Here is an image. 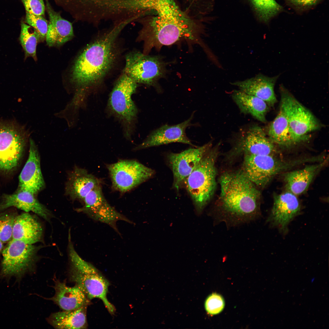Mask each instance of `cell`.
<instances>
[{
	"instance_id": "obj_8",
	"label": "cell",
	"mask_w": 329,
	"mask_h": 329,
	"mask_svg": "<svg viewBox=\"0 0 329 329\" xmlns=\"http://www.w3.org/2000/svg\"><path fill=\"white\" fill-rule=\"evenodd\" d=\"M280 107L288 122L293 145L307 140V134L318 129L319 122L312 113L283 87H281Z\"/></svg>"
},
{
	"instance_id": "obj_29",
	"label": "cell",
	"mask_w": 329,
	"mask_h": 329,
	"mask_svg": "<svg viewBox=\"0 0 329 329\" xmlns=\"http://www.w3.org/2000/svg\"><path fill=\"white\" fill-rule=\"evenodd\" d=\"M21 26L19 40L24 52L25 58L30 57L36 61V47L39 41L38 35L34 28L25 23L22 22Z\"/></svg>"
},
{
	"instance_id": "obj_13",
	"label": "cell",
	"mask_w": 329,
	"mask_h": 329,
	"mask_svg": "<svg viewBox=\"0 0 329 329\" xmlns=\"http://www.w3.org/2000/svg\"><path fill=\"white\" fill-rule=\"evenodd\" d=\"M212 145L210 142L201 146L190 148L179 153H170L167 155L168 162L173 174V186L177 191Z\"/></svg>"
},
{
	"instance_id": "obj_14",
	"label": "cell",
	"mask_w": 329,
	"mask_h": 329,
	"mask_svg": "<svg viewBox=\"0 0 329 329\" xmlns=\"http://www.w3.org/2000/svg\"><path fill=\"white\" fill-rule=\"evenodd\" d=\"M236 136L233 149L244 155H274L277 152L274 143L258 125L242 129Z\"/></svg>"
},
{
	"instance_id": "obj_24",
	"label": "cell",
	"mask_w": 329,
	"mask_h": 329,
	"mask_svg": "<svg viewBox=\"0 0 329 329\" xmlns=\"http://www.w3.org/2000/svg\"><path fill=\"white\" fill-rule=\"evenodd\" d=\"M325 163L324 160L319 163L307 165L302 169L285 173L284 181L287 191L296 196L304 193Z\"/></svg>"
},
{
	"instance_id": "obj_12",
	"label": "cell",
	"mask_w": 329,
	"mask_h": 329,
	"mask_svg": "<svg viewBox=\"0 0 329 329\" xmlns=\"http://www.w3.org/2000/svg\"><path fill=\"white\" fill-rule=\"evenodd\" d=\"M25 134L11 124L0 125V170L10 171L16 166L25 144Z\"/></svg>"
},
{
	"instance_id": "obj_20",
	"label": "cell",
	"mask_w": 329,
	"mask_h": 329,
	"mask_svg": "<svg viewBox=\"0 0 329 329\" xmlns=\"http://www.w3.org/2000/svg\"><path fill=\"white\" fill-rule=\"evenodd\" d=\"M100 183L98 179L85 169L76 168L68 176L65 193L73 200L83 201L86 196Z\"/></svg>"
},
{
	"instance_id": "obj_3",
	"label": "cell",
	"mask_w": 329,
	"mask_h": 329,
	"mask_svg": "<svg viewBox=\"0 0 329 329\" xmlns=\"http://www.w3.org/2000/svg\"><path fill=\"white\" fill-rule=\"evenodd\" d=\"M122 20L88 44L75 61L71 74L72 82L81 89L97 85L104 79L118 57L117 38L128 23Z\"/></svg>"
},
{
	"instance_id": "obj_17",
	"label": "cell",
	"mask_w": 329,
	"mask_h": 329,
	"mask_svg": "<svg viewBox=\"0 0 329 329\" xmlns=\"http://www.w3.org/2000/svg\"><path fill=\"white\" fill-rule=\"evenodd\" d=\"M19 190L37 194L45 186L38 151L33 140H30L28 159L19 177Z\"/></svg>"
},
{
	"instance_id": "obj_4",
	"label": "cell",
	"mask_w": 329,
	"mask_h": 329,
	"mask_svg": "<svg viewBox=\"0 0 329 329\" xmlns=\"http://www.w3.org/2000/svg\"><path fill=\"white\" fill-rule=\"evenodd\" d=\"M219 144L207 151L184 182L198 214L209 202L216 188Z\"/></svg>"
},
{
	"instance_id": "obj_16",
	"label": "cell",
	"mask_w": 329,
	"mask_h": 329,
	"mask_svg": "<svg viewBox=\"0 0 329 329\" xmlns=\"http://www.w3.org/2000/svg\"><path fill=\"white\" fill-rule=\"evenodd\" d=\"M273 206L267 221L285 232L289 222L299 213L300 204L297 196L287 191L274 196Z\"/></svg>"
},
{
	"instance_id": "obj_11",
	"label": "cell",
	"mask_w": 329,
	"mask_h": 329,
	"mask_svg": "<svg viewBox=\"0 0 329 329\" xmlns=\"http://www.w3.org/2000/svg\"><path fill=\"white\" fill-rule=\"evenodd\" d=\"M115 190L125 193L151 178L155 172L134 160H121L107 165Z\"/></svg>"
},
{
	"instance_id": "obj_18",
	"label": "cell",
	"mask_w": 329,
	"mask_h": 329,
	"mask_svg": "<svg viewBox=\"0 0 329 329\" xmlns=\"http://www.w3.org/2000/svg\"><path fill=\"white\" fill-rule=\"evenodd\" d=\"M278 76L269 77L259 73L254 77L231 84L237 87L241 91L258 97L268 105L273 106L277 101L274 87Z\"/></svg>"
},
{
	"instance_id": "obj_1",
	"label": "cell",
	"mask_w": 329,
	"mask_h": 329,
	"mask_svg": "<svg viewBox=\"0 0 329 329\" xmlns=\"http://www.w3.org/2000/svg\"><path fill=\"white\" fill-rule=\"evenodd\" d=\"M153 10L157 15L143 22L138 37L143 44V53L148 55L153 48L159 50L182 41L206 48L201 38L203 27L180 10L174 0H157Z\"/></svg>"
},
{
	"instance_id": "obj_36",
	"label": "cell",
	"mask_w": 329,
	"mask_h": 329,
	"mask_svg": "<svg viewBox=\"0 0 329 329\" xmlns=\"http://www.w3.org/2000/svg\"><path fill=\"white\" fill-rule=\"evenodd\" d=\"M3 243L0 241V252L3 250Z\"/></svg>"
},
{
	"instance_id": "obj_21",
	"label": "cell",
	"mask_w": 329,
	"mask_h": 329,
	"mask_svg": "<svg viewBox=\"0 0 329 329\" xmlns=\"http://www.w3.org/2000/svg\"><path fill=\"white\" fill-rule=\"evenodd\" d=\"M46 7L49 19L46 36L47 44L49 47L61 46L73 37L72 24L55 11L48 2Z\"/></svg>"
},
{
	"instance_id": "obj_37",
	"label": "cell",
	"mask_w": 329,
	"mask_h": 329,
	"mask_svg": "<svg viewBox=\"0 0 329 329\" xmlns=\"http://www.w3.org/2000/svg\"><path fill=\"white\" fill-rule=\"evenodd\" d=\"M315 278H312L311 279V283H312V282H313V281H314V280H315Z\"/></svg>"
},
{
	"instance_id": "obj_28",
	"label": "cell",
	"mask_w": 329,
	"mask_h": 329,
	"mask_svg": "<svg viewBox=\"0 0 329 329\" xmlns=\"http://www.w3.org/2000/svg\"><path fill=\"white\" fill-rule=\"evenodd\" d=\"M268 132L269 139L274 143L286 147L293 145L287 118L281 107L276 117L270 124Z\"/></svg>"
},
{
	"instance_id": "obj_32",
	"label": "cell",
	"mask_w": 329,
	"mask_h": 329,
	"mask_svg": "<svg viewBox=\"0 0 329 329\" xmlns=\"http://www.w3.org/2000/svg\"><path fill=\"white\" fill-rule=\"evenodd\" d=\"M15 217L8 214L0 215V241L3 243L8 242L12 239Z\"/></svg>"
},
{
	"instance_id": "obj_19",
	"label": "cell",
	"mask_w": 329,
	"mask_h": 329,
	"mask_svg": "<svg viewBox=\"0 0 329 329\" xmlns=\"http://www.w3.org/2000/svg\"><path fill=\"white\" fill-rule=\"evenodd\" d=\"M15 207L25 212H33L47 221L51 217L50 211L36 198L34 194L27 191L19 190L13 194L5 195L0 204V209Z\"/></svg>"
},
{
	"instance_id": "obj_22",
	"label": "cell",
	"mask_w": 329,
	"mask_h": 329,
	"mask_svg": "<svg viewBox=\"0 0 329 329\" xmlns=\"http://www.w3.org/2000/svg\"><path fill=\"white\" fill-rule=\"evenodd\" d=\"M55 293L49 299L63 310H73L85 306H88L89 299L77 286L70 287L65 282L55 281L54 287Z\"/></svg>"
},
{
	"instance_id": "obj_31",
	"label": "cell",
	"mask_w": 329,
	"mask_h": 329,
	"mask_svg": "<svg viewBox=\"0 0 329 329\" xmlns=\"http://www.w3.org/2000/svg\"><path fill=\"white\" fill-rule=\"evenodd\" d=\"M25 22L35 30L38 35L39 41H43L45 39L48 24L42 16L34 15L26 12Z\"/></svg>"
},
{
	"instance_id": "obj_34",
	"label": "cell",
	"mask_w": 329,
	"mask_h": 329,
	"mask_svg": "<svg viewBox=\"0 0 329 329\" xmlns=\"http://www.w3.org/2000/svg\"><path fill=\"white\" fill-rule=\"evenodd\" d=\"M26 12L37 16L44 14L45 6L43 0H21Z\"/></svg>"
},
{
	"instance_id": "obj_15",
	"label": "cell",
	"mask_w": 329,
	"mask_h": 329,
	"mask_svg": "<svg viewBox=\"0 0 329 329\" xmlns=\"http://www.w3.org/2000/svg\"><path fill=\"white\" fill-rule=\"evenodd\" d=\"M193 114L186 120L172 126L165 125L152 131L144 141L134 150H139L174 142L193 146L186 133V128L192 124L191 122Z\"/></svg>"
},
{
	"instance_id": "obj_30",
	"label": "cell",
	"mask_w": 329,
	"mask_h": 329,
	"mask_svg": "<svg viewBox=\"0 0 329 329\" xmlns=\"http://www.w3.org/2000/svg\"><path fill=\"white\" fill-rule=\"evenodd\" d=\"M256 16L266 23L278 13L282 7L275 0H248Z\"/></svg>"
},
{
	"instance_id": "obj_6",
	"label": "cell",
	"mask_w": 329,
	"mask_h": 329,
	"mask_svg": "<svg viewBox=\"0 0 329 329\" xmlns=\"http://www.w3.org/2000/svg\"><path fill=\"white\" fill-rule=\"evenodd\" d=\"M303 158L287 160L275 155H244L242 171L256 187L265 186L276 175L300 164Z\"/></svg>"
},
{
	"instance_id": "obj_33",
	"label": "cell",
	"mask_w": 329,
	"mask_h": 329,
	"mask_svg": "<svg viewBox=\"0 0 329 329\" xmlns=\"http://www.w3.org/2000/svg\"><path fill=\"white\" fill-rule=\"evenodd\" d=\"M225 302L220 295L213 293L209 295L205 303V308L208 313L214 315L220 313L223 309Z\"/></svg>"
},
{
	"instance_id": "obj_10",
	"label": "cell",
	"mask_w": 329,
	"mask_h": 329,
	"mask_svg": "<svg viewBox=\"0 0 329 329\" xmlns=\"http://www.w3.org/2000/svg\"><path fill=\"white\" fill-rule=\"evenodd\" d=\"M138 84L123 73L115 83L110 94L108 106L111 113L124 124L126 128L133 123L137 113L132 99Z\"/></svg>"
},
{
	"instance_id": "obj_9",
	"label": "cell",
	"mask_w": 329,
	"mask_h": 329,
	"mask_svg": "<svg viewBox=\"0 0 329 329\" xmlns=\"http://www.w3.org/2000/svg\"><path fill=\"white\" fill-rule=\"evenodd\" d=\"M39 249L33 244L12 239L2 250V275L19 277L31 270Z\"/></svg>"
},
{
	"instance_id": "obj_27",
	"label": "cell",
	"mask_w": 329,
	"mask_h": 329,
	"mask_svg": "<svg viewBox=\"0 0 329 329\" xmlns=\"http://www.w3.org/2000/svg\"><path fill=\"white\" fill-rule=\"evenodd\" d=\"M101 7L108 18L124 15L133 17L143 12L144 0H102Z\"/></svg>"
},
{
	"instance_id": "obj_25",
	"label": "cell",
	"mask_w": 329,
	"mask_h": 329,
	"mask_svg": "<svg viewBox=\"0 0 329 329\" xmlns=\"http://www.w3.org/2000/svg\"><path fill=\"white\" fill-rule=\"evenodd\" d=\"M87 306L75 310L53 313L48 318V321L56 329L87 328Z\"/></svg>"
},
{
	"instance_id": "obj_7",
	"label": "cell",
	"mask_w": 329,
	"mask_h": 329,
	"mask_svg": "<svg viewBox=\"0 0 329 329\" xmlns=\"http://www.w3.org/2000/svg\"><path fill=\"white\" fill-rule=\"evenodd\" d=\"M166 67L165 63L160 56L132 51L126 56L123 73L137 84L153 87L159 92L161 89L158 81L165 75Z\"/></svg>"
},
{
	"instance_id": "obj_26",
	"label": "cell",
	"mask_w": 329,
	"mask_h": 329,
	"mask_svg": "<svg viewBox=\"0 0 329 329\" xmlns=\"http://www.w3.org/2000/svg\"><path fill=\"white\" fill-rule=\"evenodd\" d=\"M232 97L241 112L250 115L262 122H266L268 108L264 101L239 90L233 91Z\"/></svg>"
},
{
	"instance_id": "obj_35",
	"label": "cell",
	"mask_w": 329,
	"mask_h": 329,
	"mask_svg": "<svg viewBox=\"0 0 329 329\" xmlns=\"http://www.w3.org/2000/svg\"><path fill=\"white\" fill-rule=\"evenodd\" d=\"M289 2L297 7L305 8L317 4L320 0H287Z\"/></svg>"
},
{
	"instance_id": "obj_5",
	"label": "cell",
	"mask_w": 329,
	"mask_h": 329,
	"mask_svg": "<svg viewBox=\"0 0 329 329\" xmlns=\"http://www.w3.org/2000/svg\"><path fill=\"white\" fill-rule=\"evenodd\" d=\"M70 262L69 276L74 283L91 300L99 298L111 314L115 311L114 306L108 300L107 295L109 283L91 264L82 259L74 247L68 249Z\"/></svg>"
},
{
	"instance_id": "obj_23",
	"label": "cell",
	"mask_w": 329,
	"mask_h": 329,
	"mask_svg": "<svg viewBox=\"0 0 329 329\" xmlns=\"http://www.w3.org/2000/svg\"><path fill=\"white\" fill-rule=\"evenodd\" d=\"M43 230L40 223L28 212L16 216L12 234V239L33 244L41 241Z\"/></svg>"
},
{
	"instance_id": "obj_2",
	"label": "cell",
	"mask_w": 329,
	"mask_h": 329,
	"mask_svg": "<svg viewBox=\"0 0 329 329\" xmlns=\"http://www.w3.org/2000/svg\"><path fill=\"white\" fill-rule=\"evenodd\" d=\"M219 183V202L214 214L218 222L232 227L258 217L260 192L242 171L225 173L220 177Z\"/></svg>"
}]
</instances>
